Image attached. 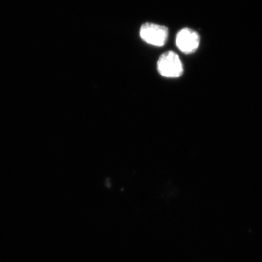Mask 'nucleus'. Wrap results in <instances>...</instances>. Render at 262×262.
I'll return each mask as SVG.
<instances>
[{
	"label": "nucleus",
	"instance_id": "nucleus-1",
	"mask_svg": "<svg viewBox=\"0 0 262 262\" xmlns=\"http://www.w3.org/2000/svg\"><path fill=\"white\" fill-rule=\"evenodd\" d=\"M158 72L163 77L178 78L184 73V67L179 55L173 51H167L160 56L157 63Z\"/></svg>",
	"mask_w": 262,
	"mask_h": 262
},
{
	"label": "nucleus",
	"instance_id": "nucleus-3",
	"mask_svg": "<svg viewBox=\"0 0 262 262\" xmlns=\"http://www.w3.org/2000/svg\"><path fill=\"white\" fill-rule=\"evenodd\" d=\"M201 37L194 29L184 28L181 29L176 37V45L179 51L185 54L194 53L199 48Z\"/></svg>",
	"mask_w": 262,
	"mask_h": 262
},
{
	"label": "nucleus",
	"instance_id": "nucleus-2",
	"mask_svg": "<svg viewBox=\"0 0 262 262\" xmlns=\"http://www.w3.org/2000/svg\"><path fill=\"white\" fill-rule=\"evenodd\" d=\"M139 33L144 42L157 47L163 46L168 40V29L158 24H144L141 26Z\"/></svg>",
	"mask_w": 262,
	"mask_h": 262
}]
</instances>
